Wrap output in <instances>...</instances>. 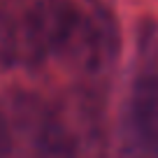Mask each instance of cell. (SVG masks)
I'll use <instances>...</instances> for the list:
<instances>
[{"label": "cell", "instance_id": "6da1fadb", "mask_svg": "<svg viewBox=\"0 0 158 158\" xmlns=\"http://www.w3.org/2000/svg\"><path fill=\"white\" fill-rule=\"evenodd\" d=\"M7 116L12 128V158H79L81 147L74 130L37 98H16Z\"/></svg>", "mask_w": 158, "mask_h": 158}, {"label": "cell", "instance_id": "7a4b0ae2", "mask_svg": "<svg viewBox=\"0 0 158 158\" xmlns=\"http://www.w3.org/2000/svg\"><path fill=\"white\" fill-rule=\"evenodd\" d=\"M114 158H158V65L149 58L130 81Z\"/></svg>", "mask_w": 158, "mask_h": 158}, {"label": "cell", "instance_id": "3957f363", "mask_svg": "<svg viewBox=\"0 0 158 158\" xmlns=\"http://www.w3.org/2000/svg\"><path fill=\"white\" fill-rule=\"evenodd\" d=\"M14 47H12V35H10V21L5 12V0H0V70L14 65Z\"/></svg>", "mask_w": 158, "mask_h": 158}, {"label": "cell", "instance_id": "277c9868", "mask_svg": "<svg viewBox=\"0 0 158 158\" xmlns=\"http://www.w3.org/2000/svg\"><path fill=\"white\" fill-rule=\"evenodd\" d=\"M0 158H12V128L7 109L0 105Z\"/></svg>", "mask_w": 158, "mask_h": 158}]
</instances>
